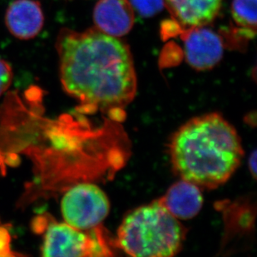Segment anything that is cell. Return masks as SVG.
I'll use <instances>...</instances> for the list:
<instances>
[{
  "label": "cell",
  "mask_w": 257,
  "mask_h": 257,
  "mask_svg": "<svg viewBox=\"0 0 257 257\" xmlns=\"http://www.w3.org/2000/svg\"><path fill=\"white\" fill-rule=\"evenodd\" d=\"M182 38L186 60L196 70H208L221 60L224 42L211 29L201 26L183 30Z\"/></svg>",
  "instance_id": "cell-6"
},
{
  "label": "cell",
  "mask_w": 257,
  "mask_h": 257,
  "mask_svg": "<svg viewBox=\"0 0 257 257\" xmlns=\"http://www.w3.org/2000/svg\"><path fill=\"white\" fill-rule=\"evenodd\" d=\"M248 166H249V170H250V173L252 174L253 178H255L256 177V152L255 150L253 152L252 154L249 158Z\"/></svg>",
  "instance_id": "cell-15"
},
{
  "label": "cell",
  "mask_w": 257,
  "mask_h": 257,
  "mask_svg": "<svg viewBox=\"0 0 257 257\" xmlns=\"http://www.w3.org/2000/svg\"><path fill=\"white\" fill-rule=\"evenodd\" d=\"M96 29L110 36L128 34L135 22L134 10L128 0H100L93 10Z\"/></svg>",
  "instance_id": "cell-8"
},
{
  "label": "cell",
  "mask_w": 257,
  "mask_h": 257,
  "mask_svg": "<svg viewBox=\"0 0 257 257\" xmlns=\"http://www.w3.org/2000/svg\"><path fill=\"white\" fill-rule=\"evenodd\" d=\"M186 235L187 229L158 199L124 217L114 244L132 256L170 257L181 250Z\"/></svg>",
  "instance_id": "cell-3"
},
{
  "label": "cell",
  "mask_w": 257,
  "mask_h": 257,
  "mask_svg": "<svg viewBox=\"0 0 257 257\" xmlns=\"http://www.w3.org/2000/svg\"><path fill=\"white\" fill-rule=\"evenodd\" d=\"M61 211L68 225L79 230H92L107 218L110 201L97 185L78 183L65 192L61 201Z\"/></svg>",
  "instance_id": "cell-5"
},
{
  "label": "cell",
  "mask_w": 257,
  "mask_h": 257,
  "mask_svg": "<svg viewBox=\"0 0 257 257\" xmlns=\"http://www.w3.org/2000/svg\"><path fill=\"white\" fill-rule=\"evenodd\" d=\"M222 0H165L172 20L183 30L212 22L221 10Z\"/></svg>",
  "instance_id": "cell-9"
},
{
  "label": "cell",
  "mask_w": 257,
  "mask_h": 257,
  "mask_svg": "<svg viewBox=\"0 0 257 257\" xmlns=\"http://www.w3.org/2000/svg\"><path fill=\"white\" fill-rule=\"evenodd\" d=\"M171 163L181 179L214 189L226 183L244 156L235 127L216 112L190 119L172 135Z\"/></svg>",
  "instance_id": "cell-2"
},
{
  "label": "cell",
  "mask_w": 257,
  "mask_h": 257,
  "mask_svg": "<svg viewBox=\"0 0 257 257\" xmlns=\"http://www.w3.org/2000/svg\"><path fill=\"white\" fill-rule=\"evenodd\" d=\"M13 80V70L7 61L0 58V97L11 85Z\"/></svg>",
  "instance_id": "cell-13"
},
{
  "label": "cell",
  "mask_w": 257,
  "mask_h": 257,
  "mask_svg": "<svg viewBox=\"0 0 257 257\" xmlns=\"http://www.w3.org/2000/svg\"><path fill=\"white\" fill-rule=\"evenodd\" d=\"M159 200L180 221L193 218L203 206V197L200 187L183 179L172 185Z\"/></svg>",
  "instance_id": "cell-10"
},
{
  "label": "cell",
  "mask_w": 257,
  "mask_h": 257,
  "mask_svg": "<svg viewBox=\"0 0 257 257\" xmlns=\"http://www.w3.org/2000/svg\"><path fill=\"white\" fill-rule=\"evenodd\" d=\"M130 3L134 11L143 18L153 17L165 6V0H130Z\"/></svg>",
  "instance_id": "cell-12"
},
{
  "label": "cell",
  "mask_w": 257,
  "mask_h": 257,
  "mask_svg": "<svg viewBox=\"0 0 257 257\" xmlns=\"http://www.w3.org/2000/svg\"><path fill=\"white\" fill-rule=\"evenodd\" d=\"M5 25L13 36L17 39H34L44 25L40 3L37 0H15L5 14Z\"/></svg>",
  "instance_id": "cell-7"
},
{
  "label": "cell",
  "mask_w": 257,
  "mask_h": 257,
  "mask_svg": "<svg viewBox=\"0 0 257 257\" xmlns=\"http://www.w3.org/2000/svg\"><path fill=\"white\" fill-rule=\"evenodd\" d=\"M35 230L44 233L42 255L51 256H109L112 255L100 226L82 230L66 222H57L49 219L44 221L39 216L34 223Z\"/></svg>",
  "instance_id": "cell-4"
},
{
  "label": "cell",
  "mask_w": 257,
  "mask_h": 257,
  "mask_svg": "<svg viewBox=\"0 0 257 257\" xmlns=\"http://www.w3.org/2000/svg\"><path fill=\"white\" fill-rule=\"evenodd\" d=\"M11 235L7 229L0 226V256H13L17 254L11 250Z\"/></svg>",
  "instance_id": "cell-14"
},
{
  "label": "cell",
  "mask_w": 257,
  "mask_h": 257,
  "mask_svg": "<svg viewBox=\"0 0 257 257\" xmlns=\"http://www.w3.org/2000/svg\"><path fill=\"white\" fill-rule=\"evenodd\" d=\"M5 155L0 152V171L5 170Z\"/></svg>",
  "instance_id": "cell-16"
},
{
  "label": "cell",
  "mask_w": 257,
  "mask_h": 257,
  "mask_svg": "<svg viewBox=\"0 0 257 257\" xmlns=\"http://www.w3.org/2000/svg\"><path fill=\"white\" fill-rule=\"evenodd\" d=\"M231 15L238 29L255 34L256 32V0H233Z\"/></svg>",
  "instance_id": "cell-11"
},
{
  "label": "cell",
  "mask_w": 257,
  "mask_h": 257,
  "mask_svg": "<svg viewBox=\"0 0 257 257\" xmlns=\"http://www.w3.org/2000/svg\"><path fill=\"white\" fill-rule=\"evenodd\" d=\"M60 80L66 92L85 107L123 108L136 96V70L124 42L90 29H63L56 43Z\"/></svg>",
  "instance_id": "cell-1"
}]
</instances>
